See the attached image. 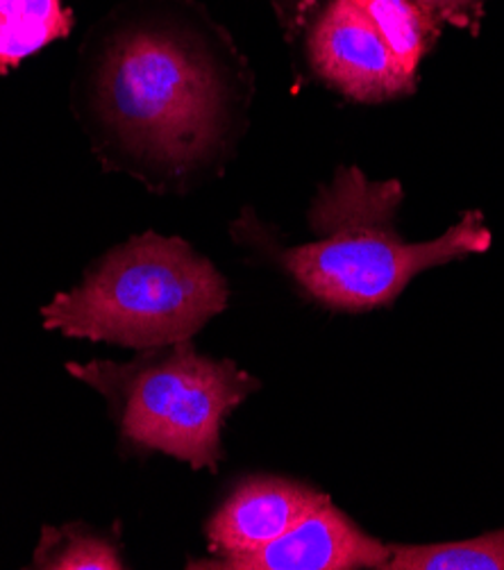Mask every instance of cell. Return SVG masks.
Here are the masks:
<instances>
[{
	"label": "cell",
	"instance_id": "1",
	"mask_svg": "<svg viewBox=\"0 0 504 570\" xmlns=\"http://www.w3.org/2000/svg\"><path fill=\"white\" fill-rule=\"evenodd\" d=\"M401 203L398 180L375 183L359 168L342 166L309 209L316 239L285 250L283 264L320 305L336 312H368L398 298L421 271L491 246V233L477 212L464 214L432 242L407 244L396 230Z\"/></svg>",
	"mask_w": 504,
	"mask_h": 570
},
{
	"label": "cell",
	"instance_id": "2",
	"mask_svg": "<svg viewBox=\"0 0 504 570\" xmlns=\"http://www.w3.org/2000/svg\"><path fill=\"white\" fill-rule=\"evenodd\" d=\"M228 305V284L178 237L141 235L109 250L80 287L41 309L46 330L137 351L180 344Z\"/></svg>",
	"mask_w": 504,
	"mask_h": 570
},
{
	"label": "cell",
	"instance_id": "3",
	"mask_svg": "<svg viewBox=\"0 0 504 570\" xmlns=\"http://www.w3.org/2000/svg\"><path fill=\"white\" fill-rule=\"evenodd\" d=\"M96 102L126 148L174 170L200 161L223 121V85L209 55L157 23L111 37L98 65Z\"/></svg>",
	"mask_w": 504,
	"mask_h": 570
},
{
	"label": "cell",
	"instance_id": "4",
	"mask_svg": "<svg viewBox=\"0 0 504 570\" xmlns=\"http://www.w3.org/2000/svg\"><path fill=\"white\" fill-rule=\"evenodd\" d=\"M67 371L107 397L130 443L211 471L223 421L259 386L237 364L198 355L189 338L130 364L71 362Z\"/></svg>",
	"mask_w": 504,
	"mask_h": 570
},
{
	"label": "cell",
	"instance_id": "5",
	"mask_svg": "<svg viewBox=\"0 0 504 570\" xmlns=\"http://www.w3.org/2000/svg\"><path fill=\"white\" fill-rule=\"evenodd\" d=\"M441 26L414 0H327L309 28L312 69L359 102L412 94Z\"/></svg>",
	"mask_w": 504,
	"mask_h": 570
},
{
	"label": "cell",
	"instance_id": "6",
	"mask_svg": "<svg viewBox=\"0 0 504 570\" xmlns=\"http://www.w3.org/2000/svg\"><path fill=\"white\" fill-rule=\"evenodd\" d=\"M391 546L364 534L329 500L285 537L261 550L233 559L191 561L189 568L211 570H353L384 568Z\"/></svg>",
	"mask_w": 504,
	"mask_h": 570
},
{
	"label": "cell",
	"instance_id": "7",
	"mask_svg": "<svg viewBox=\"0 0 504 570\" xmlns=\"http://www.w3.org/2000/svg\"><path fill=\"white\" fill-rule=\"evenodd\" d=\"M329 498L285 478H248L235 487L207 525L218 559L244 557L285 537Z\"/></svg>",
	"mask_w": 504,
	"mask_h": 570
},
{
	"label": "cell",
	"instance_id": "8",
	"mask_svg": "<svg viewBox=\"0 0 504 570\" xmlns=\"http://www.w3.org/2000/svg\"><path fill=\"white\" fill-rule=\"evenodd\" d=\"M71 28L73 14L62 0H0V69L17 67Z\"/></svg>",
	"mask_w": 504,
	"mask_h": 570
},
{
	"label": "cell",
	"instance_id": "9",
	"mask_svg": "<svg viewBox=\"0 0 504 570\" xmlns=\"http://www.w3.org/2000/svg\"><path fill=\"white\" fill-rule=\"evenodd\" d=\"M382 570H504V530L455 543L391 546Z\"/></svg>",
	"mask_w": 504,
	"mask_h": 570
},
{
	"label": "cell",
	"instance_id": "10",
	"mask_svg": "<svg viewBox=\"0 0 504 570\" xmlns=\"http://www.w3.org/2000/svg\"><path fill=\"white\" fill-rule=\"evenodd\" d=\"M34 568L48 570H121L123 559L109 539L82 525L43 528Z\"/></svg>",
	"mask_w": 504,
	"mask_h": 570
},
{
	"label": "cell",
	"instance_id": "11",
	"mask_svg": "<svg viewBox=\"0 0 504 570\" xmlns=\"http://www.w3.org/2000/svg\"><path fill=\"white\" fill-rule=\"evenodd\" d=\"M414 3L438 26L451 23L455 28L475 30L482 21L486 0H414Z\"/></svg>",
	"mask_w": 504,
	"mask_h": 570
},
{
	"label": "cell",
	"instance_id": "12",
	"mask_svg": "<svg viewBox=\"0 0 504 570\" xmlns=\"http://www.w3.org/2000/svg\"><path fill=\"white\" fill-rule=\"evenodd\" d=\"M277 3H283V0H277ZM291 6H298V0H289L287 8H291Z\"/></svg>",
	"mask_w": 504,
	"mask_h": 570
}]
</instances>
